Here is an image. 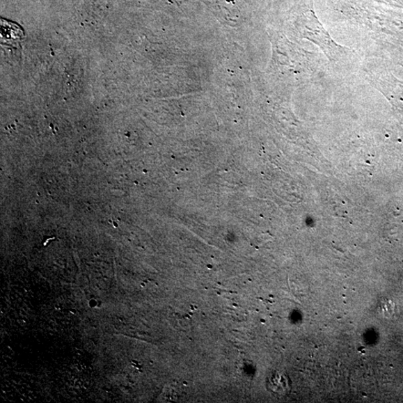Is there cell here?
Returning <instances> with one entry per match:
<instances>
[{
  "mask_svg": "<svg viewBox=\"0 0 403 403\" xmlns=\"http://www.w3.org/2000/svg\"><path fill=\"white\" fill-rule=\"evenodd\" d=\"M298 30L302 38L312 41L322 49L330 61H340L347 56V48L340 46L331 38L319 22L313 8L304 15Z\"/></svg>",
  "mask_w": 403,
  "mask_h": 403,
  "instance_id": "cell-1",
  "label": "cell"
}]
</instances>
